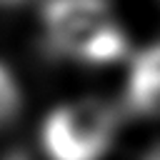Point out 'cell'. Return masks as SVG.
<instances>
[{"label": "cell", "mask_w": 160, "mask_h": 160, "mask_svg": "<svg viewBox=\"0 0 160 160\" xmlns=\"http://www.w3.org/2000/svg\"><path fill=\"white\" fill-rule=\"evenodd\" d=\"M48 42L80 62L105 65L128 52L108 0H48L42 8Z\"/></svg>", "instance_id": "cell-1"}, {"label": "cell", "mask_w": 160, "mask_h": 160, "mask_svg": "<svg viewBox=\"0 0 160 160\" xmlns=\"http://www.w3.org/2000/svg\"><path fill=\"white\" fill-rule=\"evenodd\" d=\"M118 128L115 110L98 100L82 98L55 108L42 125V148L50 160H100Z\"/></svg>", "instance_id": "cell-2"}, {"label": "cell", "mask_w": 160, "mask_h": 160, "mask_svg": "<svg viewBox=\"0 0 160 160\" xmlns=\"http://www.w3.org/2000/svg\"><path fill=\"white\" fill-rule=\"evenodd\" d=\"M125 102L132 112L138 115H152L160 118V82L135 75H128V92H125Z\"/></svg>", "instance_id": "cell-3"}, {"label": "cell", "mask_w": 160, "mask_h": 160, "mask_svg": "<svg viewBox=\"0 0 160 160\" xmlns=\"http://www.w3.org/2000/svg\"><path fill=\"white\" fill-rule=\"evenodd\" d=\"M20 110V90L15 78L8 72L5 65H0V128L10 122Z\"/></svg>", "instance_id": "cell-4"}, {"label": "cell", "mask_w": 160, "mask_h": 160, "mask_svg": "<svg viewBox=\"0 0 160 160\" xmlns=\"http://www.w3.org/2000/svg\"><path fill=\"white\" fill-rule=\"evenodd\" d=\"M130 72L135 75H142V78H150V80H158L160 82V42L145 48L142 52H138V58L132 60V68Z\"/></svg>", "instance_id": "cell-5"}, {"label": "cell", "mask_w": 160, "mask_h": 160, "mask_svg": "<svg viewBox=\"0 0 160 160\" xmlns=\"http://www.w3.org/2000/svg\"><path fill=\"white\" fill-rule=\"evenodd\" d=\"M20 0H0V5H18Z\"/></svg>", "instance_id": "cell-6"}]
</instances>
